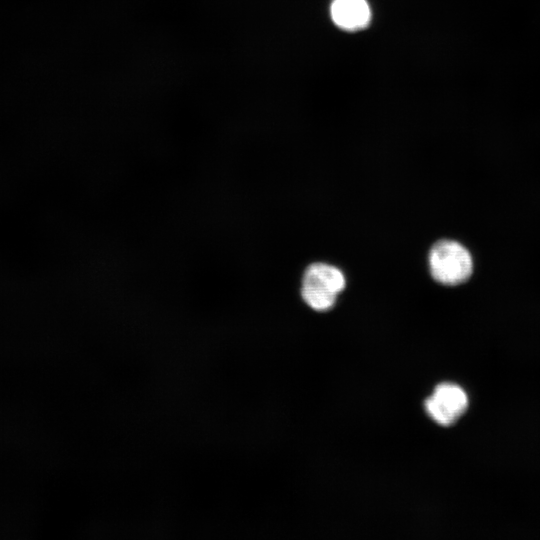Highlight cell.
I'll use <instances>...</instances> for the list:
<instances>
[{
    "label": "cell",
    "instance_id": "6da1fadb",
    "mask_svg": "<svg viewBox=\"0 0 540 540\" xmlns=\"http://www.w3.org/2000/svg\"><path fill=\"white\" fill-rule=\"evenodd\" d=\"M345 286V276L339 268L316 262L303 274L301 296L312 309L326 311L334 306Z\"/></svg>",
    "mask_w": 540,
    "mask_h": 540
},
{
    "label": "cell",
    "instance_id": "7a4b0ae2",
    "mask_svg": "<svg viewBox=\"0 0 540 540\" xmlns=\"http://www.w3.org/2000/svg\"><path fill=\"white\" fill-rule=\"evenodd\" d=\"M428 260L431 276L444 285L465 282L473 270L469 251L453 240L436 242L430 249Z\"/></svg>",
    "mask_w": 540,
    "mask_h": 540
},
{
    "label": "cell",
    "instance_id": "3957f363",
    "mask_svg": "<svg viewBox=\"0 0 540 540\" xmlns=\"http://www.w3.org/2000/svg\"><path fill=\"white\" fill-rule=\"evenodd\" d=\"M467 407L466 393L461 387L451 383L438 385L425 401L428 415L442 426H450L456 422Z\"/></svg>",
    "mask_w": 540,
    "mask_h": 540
},
{
    "label": "cell",
    "instance_id": "277c9868",
    "mask_svg": "<svg viewBox=\"0 0 540 540\" xmlns=\"http://www.w3.org/2000/svg\"><path fill=\"white\" fill-rule=\"evenodd\" d=\"M331 16L340 28L357 30L367 26L371 11L366 0H334L331 5Z\"/></svg>",
    "mask_w": 540,
    "mask_h": 540
}]
</instances>
